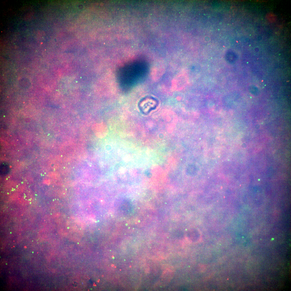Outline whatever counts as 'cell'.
Here are the masks:
<instances>
[{
  "instance_id": "7a4b0ae2",
  "label": "cell",
  "mask_w": 291,
  "mask_h": 291,
  "mask_svg": "<svg viewBox=\"0 0 291 291\" xmlns=\"http://www.w3.org/2000/svg\"><path fill=\"white\" fill-rule=\"evenodd\" d=\"M210 38L208 36H206L203 38L204 41L206 42H209L210 41Z\"/></svg>"
},
{
  "instance_id": "6da1fadb",
  "label": "cell",
  "mask_w": 291,
  "mask_h": 291,
  "mask_svg": "<svg viewBox=\"0 0 291 291\" xmlns=\"http://www.w3.org/2000/svg\"><path fill=\"white\" fill-rule=\"evenodd\" d=\"M187 77L184 75H181L177 77L173 83L174 88H184L187 83Z\"/></svg>"
}]
</instances>
